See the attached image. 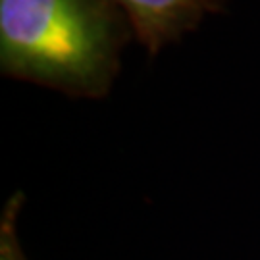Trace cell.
<instances>
[{"mask_svg":"<svg viewBox=\"0 0 260 260\" xmlns=\"http://www.w3.org/2000/svg\"><path fill=\"white\" fill-rule=\"evenodd\" d=\"M6 74L101 94L114 72L110 23L99 0H0Z\"/></svg>","mask_w":260,"mask_h":260,"instance_id":"1","label":"cell"},{"mask_svg":"<svg viewBox=\"0 0 260 260\" xmlns=\"http://www.w3.org/2000/svg\"><path fill=\"white\" fill-rule=\"evenodd\" d=\"M21 197L16 195L8 201L0 220V260H27L16 233V216Z\"/></svg>","mask_w":260,"mask_h":260,"instance_id":"3","label":"cell"},{"mask_svg":"<svg viewBox=\"0 0 260 260\" xmlns=\"http://www.w3.org/2000/svg\"><path fill=\"white\" fill-rule=\"evenodd\" d=\"M147 45L156 47L193 14L197 0H116Z\"/></svg>","mask_w":260,"mask_h":260,"instance_id":"2","label":"cell"}]
</instances>
